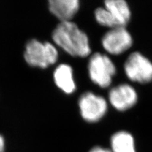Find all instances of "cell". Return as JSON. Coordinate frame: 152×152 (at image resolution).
I'll return each instance as SVG.
<instances>
[{
	"label": "cell",
	"instance_id": "30bf717a",
	"mask_svg": "<svg viewBox=\"0 0 152 152\" xmlns=\"http://www.w3.org/2000/svg\"><path fill=\"white\" fill-rule=\"evenodd\" d=\"M104 8L112 13L121 26L125 27L130 21V8L124 0H107L104 1Z\"/></svg>",
	"mask_w": 152,
	"mask_h": 152
},
{
	"label": "cell",
	"instance_id": "6da1fadb",
	"mask_svg": "<svg viewBox=\"0 0 152 152\" xmlns=\"http://www.w3.org/2000/svg\"><path fill=\"white\" fill-rule=\"evenodd\" d=\"M55 43L73 56L84 58L91 53L87 34L72 22H60L52 34Z\"/></svg>",
	"mask_w": 152,
	"mask_h": 152
},
{
	"label": "cell",
	"instance_id": "ba28073f",
	"mask_svg": "<svg viewBox=\"0 0 152 152\" xmlns=\"http://www.w3.org/2000/svg\"><path fill=\"white\" fill-rule=\"evenodd\" d=\"M48 7L61 22H70L79 11L80 3L78 0H50Z\"/></svg>",
	"mask_w": 152,
	"mask_h": 152
},
{
	"label": "cell",
	"instance_id": "8992f818",
	"mask_svg": "<svg viewBox=\"0 0 152 152\" xmlns=\"http://www.w3.org/2000/svg\"><path fill=\"white\" fill-rule=\"evenodd\" d=\"M102 43L108 53L118 55L132 46V38L125 27H118L108 31L102 37Z\"/></svg>",
	"mask_w": 152,
	"mask_h": 152
},
{
	"label": "cell",
	"instance_id": "5b68a950",
	"mask_svg": "<svg viewBox=\"0 0 152 152\" xmlns=\"http://www.w3.org/2000/svg\"><path fill=\"white\" fill-rule=\"evenodd\" d=\"M80 114L88 122L99 121L105 115L108 105L105 99L91 92H86L79 100Z\"/></svg>",
	"mask_w": 152,
	"mask_h": 152
},
{
	"label": "cell",
	"instance_id": "277c9868",
	"mask_svg": "<svg viewBox=\"0 0 152 152\" xmlns=\"http://www.w3.org/2000/svg\"><path fill=\"white\" fill-rule=\"evenodd\" d=\"M124 71L133 82L145 84L152 80V63L139 52L129 56L124 64Z\"/></svg>",
	"mask_w": 152,
	"mask_h": 152
},
{
	"label": "cell",
	"instance_id": "9c48e42d",
	"mask_svg": "<svg viewBox=\"0 0 152 152\" xmlns=\"http://www.w3.org/2000/svg\"><path fill=\"white\" fill-rule=\"evenodd\" d=\"M57 87L66 94H71L75 90V84L73 78V70L67 64H61L57 66L53 74Z\"/></svg>",
	"mask_w": 152,
	"mask_h": 152
},
{
	"label": "cell",
	"instance_id": "8fae6325",
	"mask_svg": "<svg viewBox=\"0 0 152 152\" xmlns=\"http://www.w3.org/2000/svg\"><path fill=\"white\" fill-rule=\"evenodd\" d=\"M113 152H136L134 141L130 133L120 131L113 134L111 138Z\"/></svg>",
	"mask_w": 152,
	"mask_h": 152
},
{
	"label": "cell",
	"instance_id": "7c38bea8",
	"mask_svg": "<svg viewBox=\"0 0 152 152\" xmlns=\"http://www.w3.org/2000/svg\"><path fill=\"white\" fill-rule=\"evenodd\" d=\"M95 18L97 22L102 26L110 28L122 27L112 13L105 8H98L94 12Z\"/></svg>",
	"mask_w": 152,
	"mask_h": 152
},
{
	"label": "cell",
	"instance_id": "5bb4252c",
	"mask_svg": "<svg viewBox=\"0 0 152 152\" xmlns=\"http://www.w3.org/2000/svg\"><path fill=\"white\" fill-rule=\"evenodd\" d=\"M4 140L2 136L0 135V152H4Z\"/></svg>",
	"mask_w": 152,
	"mask_h": 152
},
{
	"label": "cell",
	"instance_id": "7a4b0ae2",
	"mask_svg": "<svg viewBox=\"0 0 152 152\" xmlns=\"http://www.w3.org/2000/svg\"><path fill=\"white\" fill-rule=\"evenodd\" d=\"M58 53L56 48L50 42L32 39L26 45L24 58L27 63L32 66L45 69L56 63Z\"/></svg>",
	"mask_w": 152,
	"mask_h": 152
},
{
	"label": "cell",
	"instance_id": "52a82bcc",
	"mask_svg": "<svg viewBox=\"0 0 152 152\" xmlns=\"http://www.w3.org/2000/svg\"><path fill=\"white\" fill-rule=\"evenodd\" d=\"M108 99L116 110L123 112L135 105L137 102V94L131 86L122 84L110 90Z\"/></svg>",
	"mask_w": 152,
	"mask_h": 152
},
{
	"label": "cell",
	"instance_id": "3957f363",
	"mask_svg": "<svg viewBox=\"0 0 152 152\" xmlns=\"http://www.w3.org/2000/svg\"><path fill=\"white\" fill-rule=\"evenodd\" d=\"M89 76L92 81L102 88L110 85L116 68L108 56L99 53H94L88 63Z\"/></svg>",
	"mask_w": 152,
	"mask_h": 152
},
{
	"label": "cell",
	"instance_id": "4fadbf2b",
	"mask_svg": "<svg viewBox=\"0 0 152 152\" xmlns=\"http://www.w3.org/2000/svg\"><path fill=\"white\" fill-rule=\"evenodd\" d=\"M89 152H111L110 151H109L107 149H104L103 148H101V147H94Z\"/></svg>",
	"mask_w": 152,
	"mask_h": 152
}]
</instances>
